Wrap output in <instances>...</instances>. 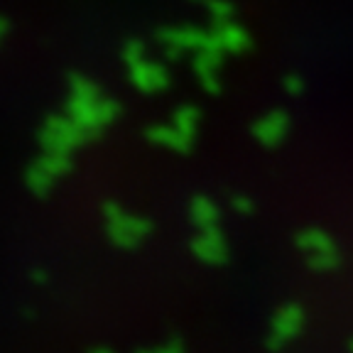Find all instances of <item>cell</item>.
<instances>
[{
  "label": "cell",
  "instance_id": "obj_12",
  "mask_svg": "<svg viewBox=\"0 0 353 353\" xmlns=\"http://www.w3.org/2000/svg\"><path fill=\"white\" fill-rule=\"evenodd\" d=\"M145 140H148L150 145H157V148H165L176 154L192 152L194 143H196L194 138L184 135L182 130H176L172 123H154V125H148L145 128Z\"/></svg>",
  "mask_w": 353,
  "mask_h": 353
},
{
  "label": "cell",
  "instance_id": "obj_7",
  "mask_svg": "<svg viewBox=\"0 0 353 353\" xmlns=\"http://www.w3.org/2000/svg\"><path fill=\"white\" fill-rule=\"evenodd\" d=\"M69 172H72V154L44 152L42 157H37L28 167L25 179H28V187L32 189L34 196H47L52 192V187Z\"/></svg>",
  "mask_w": 353,
  "mask_h": 353
},
{
  "label": "cell",
  "instance_id": "obj_2",
  "mask_svg": "<svg viewBox=\"0 0 353 353\" xmlns=\"http://www.w3.org/2000/svg\"><path fill=\"white\" fill-rule=\"evenodd\" d=\"M123 61L128 66V79H130V83L138 88L140 94L154 96L170 88V69L162 61L152 59L140 39H130L123 47Z\"/></svg>",
  "mask_w": 353,
  "mask_h": 353
},
{
  "label": "cell",
  "instance_id": "obj_4",
  "mask_svg": "<svg viewBox=\"0 0 353 353\" xmlns=\"http://www.w3.org/2000/svg\"><path fill=\"white\" fill-rule=\"evenodd\" d=\"M294 245L314 272H334L341 265V253H339L336 241L324 228H302L294 236Z\"/></svg>",
  "mask_w": 353,
  "mask_h": 353
},
{
  "label": "cell",
  "instance_id": "obj_21",
  "mask_svg": "<svg viewBox=\"0 0 353 353\" xmlns=\"http://www.w3.org/2000/svg\"><path fill=\"white\" fill-rule=\"evenodd\" d=\"M348 353H353V339L348 341Z\"/></svg>",
  "mask_w": 353,
  "mask_h": 353
},
{
  "label": "cell",
  "instance_id": "obj_16",
  "mask_svg": "<svg viewBox=\"0 0 353 353\" xmlns=\"http://www.w3.org/2000/svg\"><path fill=\"white\" fill-rule=\"evenodd\" d=\"M206 6H209V15H211V22H214V25L231 22L233 15H236V10H233V6L228 3V0H209Z\"/></svg>",
  "mask_w": 353,
  "mask_h": 353
},
{
  "label": "cell",
  "instance_id": "obj_3",
  "mask_svg": "<svg viewBox=\"0 0 353 353\" xmlns=\"http://www.w3.org/2000/svg\"><path fill=\"white\" fill-rule=\"evenodd\" d=\"M103 223L108 241L123 250L140 248L154 231L152 221L148 216L132 214V211L123 209L116 201H105L103 204Z\"/></svg>",
  "mask_w": 353,
  "mask_h": 353
},
{
  "label": "cell",
  "instance_id": "obj_1",
  "mask_svg": "<svg viewBox=\"0 0 353 353\" xmlns=\"http://www.w3.org/2000/svg\"><path fill=\"white\" fill-rule=\"evenodd\" d=\"M121 103L101 94V88L94 81L83 77L72 79V96L66 103V116L72 118L88 138L101 135L105 128L121 118Z\"/></svg>",
  "mask_w": 353,
  "mask_h": 353
},
{
  "label": "cell",
  "instance_id": "obj_9",
  "mask_svg": "<svg viewBox=\"0 0 353 353\" xmlns=\"http://www.w3.org/2000/svg\"><path fill=\"white\" fill-rule=\"evenodd\" d=\"M189 250L192 255L204 265H226L231 258V245H228V238L223 236L219 226L214 228H201L196 231V236L189 241Z\"/></svg>",
  "mask_w": 353,
  "mask_h": 353
},
{
  "label": "cell",
  "instance_id": "obj_17",
  "mask_svg": "<svg viewBox=\"0 0 353 353\" xmlns=\"http://www.w3.org/2000/svg\"><path fill=\"white\" fill-rule=\"evenodd\" d=\"M228 204H231V209L236 211L238 216H253L255 214V201L250 196H245V194H233V196L228 199Z\"/></svg>",
  "mask_w": 353,
  "mask_h": 353
},
{
  "label": "cell",
  "instance_id": "obj_18",
  "mask_svg": "<svg viewBox=\"0 0 353 353\" xmlns=\"http://www.w3.org/2000/svg\"><path fill=\"white\" fill-rule=\"evenodd\" d=\"M282 88H285L287 96H292V99H299V96L307 91V83H304V79L299 77V74H287L285 79H282Z\"/></svg>",
  "mask_w": 353,
  "mask_h": 353
},
{
  "label": "cell",
  "instance_id": "obj_19",
  "mask_svg": "<svg viewBox=\"0 0 353 353\" xmlns=\"http://www.w3.org/2000/svg\"><path fill=\"white\" fill-rule=\"evenodd\" d=\"M135 353H184V343L182 339H167V341L157 343V346H150V348H140Z\"/></svg>",
  "mask_w": 353,
  "mask_h": 353
},
{
  "label": "cell",
  "instance_id": "obj_22",
  "mask_svg": "<svg viewBox=\"0 0 353 353\" xmlns=\"http://www.w3.org/2000/svg\"><path fill=\"white\" fill-rule=\"evenodd\" d=\"M196 3H209V0H196Z\"/></svg>",
  "mask_w": 353,
  "mask_h": 353
},
{
  "label": "cell",
  "instance_id": "obj_5",
  "mask_svg": "<svg viewBox=\"0 0 353 353\" xmlns=\"http://www.w3.org/2000/svg\"><path fill=\"white\" fill-rule=\"evenodd\" d=\"M88 135L72 121L69 116H52L44 123V128L39 130V145L44 152L54 154H72L77 148H81L83 143H88Z\"/></svg>",
  "mask_w": 353,
  "mask_h": 353
},
{
  "label": "cell",
  "instance_id": "obj_20",
  "mask_svg": "<svg viewBox=\"0 0 353 353\" xmlns=\"http://www.w3.org/2000/svg\"><path fill=\"white\" fill-rule=\"evenodd\" d=\"M91 353H116V351H110V348H105V346H99V348H94Z\"/></svg>",
  "mask_w": 353,
  "mask_h": 353
},
{
  "label": "cell",
  "instance_id": "obj_10",
  "mask_svg": "<svg viewBox=\"0 0 353 353\" xmlns=\"http://www.w3.org/2000/svg\"><path fill=\"white\" fill-rule=\"evenodd\" d=\"M290 130H292V118L282 108L268 110L265 116H260L258 121L250 125V135L255 138V143L268 150L280 148L287 140V135H290Z\"/></svg>",
  "mask_w": 353,
  "mask_h": 353
},
{
  "label": "cell",
  "instance_id": "obj_14",
  "mask_svg": "<svg viewBox=\"0 0 353 353\" xmlns=\"http://www.w3.org/2000/svg\"><path fill=\"white\" fill-rule=\"evenodd\" d=\"M187 216L196 231H201V228H214L221 223L219 204H216L211 196H206V194H194V196L189 199Z\"/></svg>",
  "mask_w": 353,
  "mask_h": 353
},
{
  "label": "cell",
  "instance_id": "obj_8",
  "mask_svg": "<svg viewBox=\"0 0 353 353\" xmlns=\"http://www.w3.org/2000/svg\"><path fill=\"white\" fill-rule=\"evenodd\" d=\"M157 42L165 47L167 57L176 59V57L187 54V52H199L209 44V32L206 30L192 28V25H172V28L157 30Z\"/></svg>",
  "mask_w": 353,
  "mask_h": 353
},
{
  "label": "cell",
  "instance_id": "obj_13",
  "mask_svg": "<svg viewBox=\"0 0 353 353\" xmlns=\"http://www.w3.org/2000/svg\"><path fill=\"white\" fill-rule=\"evenodd\" d=\"M211 42H214L223 54H243V52L250 50L253 39H250L248 30L243 28V25H238L236 20H231V22L214 25V30H211Z\"/></svg>",
  "mask_w": 353,
  "mask_h": 353
},
{
  "label": "cell",
  "instance_id": "obj_11",
  "mask_svg": "<svg viewBox=\"0 0 353 353\" xmlns=\"http://www.w3.org/2000/svg\"><path fill=\"white\" fill-rule=\"evenodd\" d=\"M223 57L226 54L211 42V32H209V44H206L204 50L194 52L192 72L206 94H219L221 91V66H223Z\"/></svg>",
  "mask_w": 353,
  "mask_h": 353
},
{
  "label": "cell",
  "instance_id": "obj_15",
  "mask_svg": "<svg viewBox=\"0 0 353 353\" xmlns=\"http://www.w3.org/2000/svg\"><path fill=\"white\" fill-rule=\"evenodd\" d=\"M170 123L176 128V130H182L184 135H189V138L196 140L199 125H201V110H199L196 105H192V103L176 105V108L172 110Z\"/></svg>",
  "mask_w": 353,
  "mask_h": 353
},
{
  "label": "cell",
  "instance_id": "obj_6",
  "mask_svg": "<svg viewBox=\"0 0 353 353\" xmlns=\"http://www.w3.org/2000/svg\"><path fill=\"white\" fill-rule=\"evenodd\" d=\"M304 321H307V314H304L302 304H282L270 319V329H268V336H265V348L270 353L282 351L287 343H292L304 331Z\"/></svg>",
  "mask_w": 353,
  "mask_h": 353
}]
</instances>
